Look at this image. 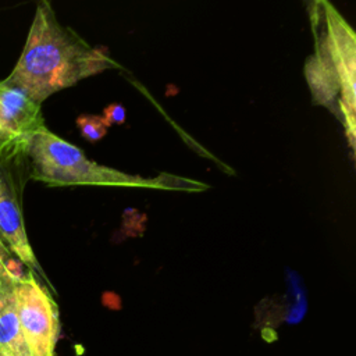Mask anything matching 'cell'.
<instances>
[{
    "mask_svg": "<svg viewBox=\"0 0 356 356\" xmlns=\"http://www.w3.org/2000/svg\"><path fill=\"white\" fill-rule=\"evenodd\" d=\"M120 65L92 47L75 31L63 26L49 1L36 6L25 46L10 75L3 79L42 104L53 93L83 78Z\"/></svg>",
    "mask_w": 356,
    "mask_h": 356,
    "instance_id": "cell-1",
    "label": "cell"
},
{
    "mask_svg": "<svg viewBox=\"0 0 356 356\" xmlns=\"http://www.w3.org/2000/svg\"><path fill=\"white\" fill-rule=\"evenodd\" d=\"M314 53L305 75L313 102L327 107L343 125L355 150L356 132V35L350 25L325 0L309 4Z\"/></svg>",
    "mask_w": 356,
    "mask_h": 356,
    "instance_id": "cell-2",
    "label": "cell"
},
{
    "mask_svg": "<svg viewBox=\"0 0 356 356\" xmlns=\"http://www.w3.org/2000/svg\"><path fill=\"white\" fill-rule=\"evenodd\" d=\"M26 161L31 179L49 186H124L167 191L199 192L209 185L170 174L153 178L127 174L89 160L75 145L61 139L50 129L42 127L26 142L22 157Z\"/></svg>",
    "mask_w": 356,
    "mask_h": 356,
    "instance_id": "cell-3",
    "label": "cell"
},
{
    "mask_svg": "<svg viewBox=\"0 0 356 356\" xmlns=\"http://www.w3.org/2000/svg\"><path fill=\"white\" fill-rule=\"evenodd\" d=\"M13 293L29 355L54 356L60 335V314L51 293L28 268L14 280Z\"/></svg>",
    "mask_w": 356,
    "mask_h": 356,
    "instance_id": "cell-4",
    "label": "cell"
},
{
    "mask_svg": "<svg viewBox=\"0 0 356 356\" xmlns=\"http://www.w3.org/2000/svg\"><path fill=\"white\" fill-rule=\"evenodd\" d=\"M15 161H0V239L8 250L47 285L50 284L29 243L21 206Z\"/></svg>",
    "mask_w": 356,
    "mask_h": 356,
    "instance_id": "cell-5",
    "label": "cell"
},
{
    "mask_svg": "<svg viewBox=\"0 0 356 356\" xmlns=\"http://www.w3.org/2000/svg\"><path fill=\"white\" fill-rule=\"evenodd\" d=\"M0 106L11 129L25 143L38 129L44 127L40 104L21 89L7 85L4 81H0Z\"/></svg>",
    "mask_w": 356,
    "mask_h": 356,
    "instance_id": "cell-6",
    "label": "cell"
},
{
    "mask_svg": "<svg viewBox=\"0 0 356 356\" xmlns=\"http://www.w3.org/2000/svg\"><path fill=\"white\" fill-rule=\"evenodd\" d=\"M0 352L8 356H31L17 317L13 285L0 293Z\"/></svg>",
    "mask_w": 356,
    "mask_h": 356,
    "instance_id": "cell-7",
    "label": "cell"
},
{
    "mask_svg": "<svg viewBox=\"0 0 356 356\" xmlns=\"http://www.w3.org/2000/svg\"><path fill=\"white\" fill-rule=\"evenodd\" d=\"M25 145L11 129L6 113L0 106V161H18L22 157Z\"/></svg>",
    "mask_w": 356,
    "mask_h": 356,
    "instance_id": "cell-8",
    "label": "cell"
},
{
    "mask_svg": "<svg viewBox=\"0 0 356 356\" xmlns=\"http://www.w3.org/2000/svg\"><path fill=\"white\" fill-rule=\"evenodd\" d=\"M76 125L82 134V136L89 142L100 140L107 132V124L100 115H89L82 114L76 120Z\"/></svg>",
    "mask_w": 356,
    "mask_h": 356,
    "instance_id": "cell-9",
    "label": "cell"
},
{
    "mask_svg": "<svg viewBox=\"0 0 356 356\" xmlns=\"http://www.w3.org/2000/svg\"><path fill=\"white\" fill-rule=\"evenodd\" d=\"M21 274L13 264L8 248L0 239V293L13 285L14 280Z\"/></svg>",
    "mask_w": 356,
    "mask_h": 356,
    "instance_id": "cell-10",
    "label": "cell"
},
{
    "mask_svg": "<svg viewBox=\"0 0 356 356\" xmlns=\"http://www.w3.org/2000/svg\"><path fill=\"white\" fill-rule=\"evenodd\" d=\"M102 117L107 127L111 124H122L125 121V108L121 104H110L104 108Z\"/></svg>",
    "mask_w": 356,
    "mask_h": 356,
    "instance_id": "cell-11",
    "label": "cell"
},
{
    "mask_svg": "<svg viewBox=\"0 0 356 356\" xmlns=\"http://www.w3.org/2000/svg\"><path fill=\"white\" fill-rule=\"evenodd\" d=\"M0 356H8V355H6V353H3V352H0Z\"/></svg>",
    "mask_w": 356,
    "mask_h": 356,
    "instance_id": "cell-12",
    "label": "cell"
}]
</instances>
